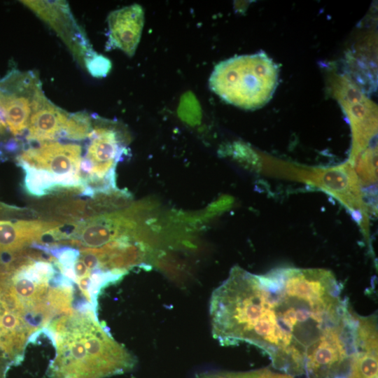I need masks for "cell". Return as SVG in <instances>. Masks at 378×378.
<instances>
[{"mask_svg": "<svg viewBox=\"0 0 378 378\" xmlns=\"http://www.w3.org/2000/svg\"><path fill=\"white\" fill-rule=\"evenodd\" d=\"M260 281L251 332L274 368L303 375L307 358L353 309L327 270L278 268Z\"/></svg>", "mask_w": 378, "mask_h": 378, "instance_id": "cell-1", "label": "cell"}, {"mask_svg": "<svg viewBox=\"0 0 378 378\" xmlns=\"http://www.w3.org/2000/svg\"><path fill=\"white\" fill-rule=\"evenodd\" d=\"M53 341L55 356L49 378H106L133 368V355L101 324L97 312L75 309L43 330Z\"/></svg>", "mask_w": 378, "mask_h": 378, "instance_id": "cell-2", "label": "cell"}, {"mask_svg": "<svg viewBox=\"0 0 378 378\" xmlns=\"http://www.w3.org/2000/svg\"><path fill=\"white\" fill-rule=\"evenodd\" d=\"M279 74V66L261 51L235 56L216 64L209 86L225 102L244 109H255L272 97Z\"/></svg>", "mask_w": 378, "mask_h": 378, "instance_id": "cell-3", "label": "cell"}, {"mask_svg": "<svg viewBox=\"0 0 378 378\" xmlns=\"http://www.w3.org/2000/svg\"><path fill=\"white\" fill-rule=\"evenodd\" d=\"M94 123L80 165L81 183L88 188L115 181V167L127 155L129 139L116 122L97 117Z\"/></svg>", "mask_w": 378, "mask_h": 378, "instance_id": "cell-4", "label": "cell"}, {"mask_svg": "<svg viewBox=\"0 0 378 378\" xmlns=\"http://www.w3.org/2000/svg\"><path fill=\"white\" fill-rule=\"evenodd\" d=\"M82 147L57 141L32 142L16 158L18 164L46 171L52 174L65 192L80 193V165Z\"/></svg>", "mask_w": 378, "mask_h": 378, "instance_id": "cell-5", "label": "cell"}, {"mask_svg": "<svg viewBox=\"0 0 378 378\" xmlns=\"http://www.w3.org/2000/svg\"><path fill=\"white\" fill-rule=\"evenodd\" d=\"M41 91L38 76L32 71L13 70L0 80V111L13 135L27 130L33 101Z\"/></svg>", "mask_w": 378, "mask_h": 378, "instance_id": "cell-6", "label": "cell"}, {"mask_svg": "<svg viewBox=\"0 0 378 378\" xmlns=\"http://www.w3.org/2000/svg\"><path fill=\"white\" fill-rule=\"evenodd\" d=\"M138 221L127 211L104 214L80 220L79 227L66 246L101 248L125 235L139 232Z\"/></svg>", "mask_w": 378, "mask_h": 378, "instance_id": "cell-7", "label": "cell"}, {"mask_svg": "<svg viewBox=\"0 0 378 378\" xmlns=\"http://www.w3.org/2000/svg\"><path fill=\"white\" fill-rule=\"evenodd\" d=\"M107 49L118 48L132 57L141 36L144 13L136 4L112 11L108 16Z\"/></svg>", "mask_w": 378, "mask_h": 378, "instance_id": "cell-8", "label": "cell"}, {"mask_svg": "<svg viewBox=\"0 0 378 378\" xmlns=\"http://www.w3.org/2000/svg\"><path fill=\"white\" fill-rule=\"evenodd\" d=\"M69 115L66 111L50 102L43 91L40 92L33 101L26 140L42 143L62 138Z\"/></svg>", "mask_w": 378, "mask_h": 378, "instance_id": "cell-9", "label": "cell"}, {"mask_svg": "<svg viewBox=\"0 0 378 378\" xmlns=\"http://www.w3.org/2000/svg\"><path fill=\"white\" fill-rule=\"evenodd\" d=\"M357 349L346 378H377V323L372 316L360 318L357 328Z\"/></svg>", "mask_w": 378, "mask_h": 378, "instance_id": "cell-10", "label": "cell"}, {"mask_svg": "<svg viewBox=\"0 0 378 378\" xmlns=\"http://www.w3.org/2000/svg\"><path fill=\"white\" fill-rule=\"evenodd\" d=\"M61 223L41 220H0V252L13 251L38 243L42 235Z\"/></svg>", "mask_w": 378, "mask_h": 378, "instance_id": "cell-11", "label": "cell"}, {"mask_svg": "<svg viewBox=\"0 0 378 378\" xmlns=\"http://www.w3.org/2000/svg\"><path fill=\"white\" fill-rule=\"evenodd\" d=\"M24 172L23 187L25 192L35 197L49 194L62 193L63 190L55 177L46 171L24 164H18Z\"/></svg>", "mask_w": 378, "mask_h": 378, "instance_id": "cell-12", "label": "cell"}, {"mask_svg": "<svg viewBox=\"0 0 378 378\" xmlns=\"http://www.w3.org/2000/svg\"><path fill=\"white\" fill-rule=\"evenodd\" d=\"M92 117L85 111L69 113L62 138L80 141L88 138L92 130Z\"/></svg>", "mask_w": 378, "mask_h": 378, "instance_id": "cell-13", "label": "cell"}, {"mask_svg": "<svg viewBox=\"0 0 378 378\" xmlns=\"http://www.w3.org/2000/svg\"><path fill=\"white\" fill-rule=\"evenodd\" d=\"M87 69L94 76H105L111 69L110 61L103 57L93 52L84 59Z\"/></svg>", "mask_w": 378, "mask_h": 378, "instance_id": "cell-14", "label": "cell"}, {"mask_svg": "<svg viewBox=\"0 0 378 378\" xmlns=\"http://www.w3.org/2000/svg\"><path fill=\"white\" fill-rule=\"evenodd\" d=\"M229 378H295L288 374L274 372L268 369H260L248 372H226Z\"/></svg>", "mask_w": 378, "mask_h": 378, "instance_id": "cell-15", "label": "cell"}, {"mask_svg": "<svg viewBox=\"0 0 378 378\" xmlns=\"http://www.w3.org/2000/svg\"><path fill=\"white\" fill-rule=\"evenodd\" d=\"M26 211L25 209L10 206L0 202V220L5 219L12 214H18Z\"/></svg>", "mask_w": 378, "mask_h": 378, "instance_id": "cell-16", "label": "cell"}, {"mask_svg": "<svg viewBox=\"0 0 378 378\" xmlns=\"http://www.w3.org/2000/svg\"><path fill=\"white\" fill-rule=\"evenodd\" d=\"M200 378H229L226 372L208 374L201 376Z\"/></svg>", "mask_w": 378, "mask_h": 378, "instance_id": "cell-17", "label": "cell"}, {"mask_svg": "<svg viewBox=\"0 0 378 378\" xmlns=\"http://www.w3.org/2000/svg\"><path fill=\"white\" fill-rule=\"evenodd\" d=\"M6 125L4 120V118L0 111V132H3L4 129H6Z\"/></svg>", "mask_w": 378, "mask_h": 378, "instance_id": "cell-18", "label": "cell"}]
</instances>
